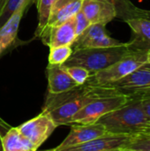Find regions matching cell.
I'll return each mask as SVG.
<instances>
[{"label":"cell","instance_id":"6da1fadb","mask_svg":"<svg viewBox=\"0 0 150 151\" xmlns=\"http://www.w3.org/2000/svg\"><path fill=\"white\" fill-rule=\"evenodd\" d=\"M112 90L109 86L83 84L62 93H48L42 111L49 114L57 127L67 126L69 119L84 105L93 99L108 94Z\"/></svg>","mask_w":150,"mask_h":151},{"label":"cell","instance_id":"7a4b0ae2","mask_svg":"<svg viewBox=\"0 0 150 151\" xmlns=\"http://www.w3.org/2000/svg\"><path fill=\"white\" fill-rule=\"evenodd\" d=\"M109 133L138 134L150 133V119L146 115L140 94L130 95L121 107L103 115L98 121Z\"/></svg>","mask_w":150,"mask_h":151},{"label":"cell","instance_id":"3957f363","mask_svg":"<svg viewBox=\"0 0 150 151\" xmlns=\"http://www.w3.org/2000/svg\"><path fill=\"white\" fill-rule=\"evenodd\" d=\"M130 51L126 42L118 46L77 50L61 65L81 66L92 74L118 61Z\"/></svg>","mask_w":150,"mask_h":151},{"label":"cell","instance_id":"277c9868","mask_svg":"<svg viewBox=\"0 0 150 151\" xmlns=\"http://www.w3.org/2000/svg\"><path fill=\"white\" fill-rule=\"evenodd\" d=\"M148 52L130 51L118 61L108 67L92 73L85 84L90 86H106L128 75L137 68L147 65Z\"/></svg>","mask_w":150,"mask_h":151},{"label":"cell","instance_id":"5b68a950","mask_svg":"<svg viewBox=\"0 0 150 151\" xmlns=\"http://www.w3.org/2000/svg\"><path fill=\"white\" fill-rule=\"evenodd\" d=\"M128 97L129 96L122 95L113 89L111 92L100 96L84 105L69 119L67 126L95 123L103 115L121 107L126 104Z\"/></svg>","mask_w":150,"mask_h":151},{"label":"cell","instance_id":"8992f818","mask_svg":"<svg viewBox=\"0 0 150 151\" xmlns=\"http://www.w3.org/2000/svg\"><path fill=\"white\" fill-rule=\"evenodd\" d=\"M57 127V125L50 116L42 111L38 116L21 124L17 128L37 150Z\"/></svg>","mask_w":150,"mask_h":151},{"label":"cell","instance_id":"52a82bcc","mask_svg":"<svg viewBox=\"0 0 150 151\" xmlns=\"http://www.w3.org/2000/svg\"><path fill=\"white\" fill-rule=\"evenodd\" d=\"M121 42L111 37L103 24H91L82 34L78 35L71 45L72 50L90 48H104L122 45Z\"/></svg>","mask_w":150,"mask_h":151},{"label":"cell","instance_id":"ba28073f","mask_svg":"<svg viewBox=\"0 0 150 151\" xmlns=\"http://www.w3.org/2000/svg\"><path fill=\"white\" fill-rule=\"evenodd\" d=\"M106 86L126 96L150 90V65H144L121 80Z\"/></svg>","mask_w":150,"mask_h":151},{"label":"cell","instance_id":"9c48e42d","mask_svg":"<svg viewBox=\"0 0 150 151\" xmlns=\"http://www.w3.org/2000/svg\"><path fill=\"white\" fill-rule=\"evenodd\" d=\"M71 127V131L65 139L57 147L50 150L66 151L69 148L86 143L108 133L104 126L99 122L85 125H72Z\"/></svg>","mask_w":150,"mask_h":151},{"label":"cell","instance_id":"30bf717a","mask_svg":"<svg viewBox=\"0 0 150 151\" xmlns=\"http://www.w3.org/2000/svg\"><path fill=\"white\" fill-rule=\"evenodd\" d=\"M133 135L108 132L90 142L69 148L66 151H126Z\"/></svg>","mask_w":150,"mask_h":151},{"label":"cell","instance_id":"8fae6325","mask_svg":"<svg viewBox=\"0 0 150 151\" xmlns=\"http://www.w3.org/2000/svg\"><path fill=\"white\" fill-rule=\"evenodd\" d=\"M77 35L75 33V18L72 17L64 23L47 27L43 29L40 37L42 42L50 47L72 45Z\"/></svg>","mask_w":150,"mask_h":151},{"label":"cell","instance_id":"7c38bea8","mask_svg":"<svg viewBox=\"0 0 150 151\" xmlns=\"http://www.w3.org/2000/svg\"><path fill=\"white\" fill-rule=\"evenodd\" d=\"M132 31V37L126 42L131 51L150 50V19L135 17L125 21Z\"/></svg>","mask_w":150,"mask_h":151},{"label":"cell","instance_id":"4fadbf2b","mask_svg":"<svg viewBox=\"0 0 150 151\" xmlns=\"http://www.w3.org/2000/svg\"><path fill=\"white\" fill-rule=\"evenodd\" d=\"M90 24H103L117 18L115 6L108 0H83L80 9Z\"/></svg>","mask_w":150,"mask_h":151},{"label":"cell","instance_id":"5bb4252c","mask_svg":"<svg viewBox=\"0 0 150 151\" xmlns=\"http://www.w3.org/2000/svg\"><path fill=\"white\" fill-rule=\"evenodd\" d=\"M28 6V4L19 6L0 27V58L17 40L20 20Z\"/></svg>","mask_w":150,"mask_h":151},{"label":"cell","instance_id":"9a60e30c","mask_svg":"<svg viewBox=\"0 0 150 151\" xmlns=\"http://www.w3.org/2000/svg\"><path fill=\"white\" fill-rule=\"evenodd\" d=\"M46 75L48 79V93L50 94L62 93L79 86L61 65L49 64Z\"/></svg>","mask_w":150,"mask_h":151},{"label":"cell","instance_id":"2e32d148","mask_svg":"<svg viewBox=\"0 0 150 151\" xmlns=\"http://www.w3.org/2000/svg\"><path fill=\"white\" fill-rule=\"evenodd\" d=\"M83 0H54L47 27H54L64 23L80 11Z\"/></svg>","mask_w":150,"mask_h":151},{"label":"cell","instance_id":"e0dca14e","mask_svg":"<svg viewBox=\"0 0 150 151\" xmlns=\"http://www.w3.org/2000/svg\"><path fill=\"white\" fill-rule=\"evenodd\" d=\"M4 151H35L34 145L18 130L17 127L10 128L1 137Z\"/></svg>","mask_w":150,"mask_h":151},{"label":"cell","instance_id":"ac0fdd59","mask_svg":"<svg viewBox=\"0 0 150 151\" xmlns=\"http://www.w3.org/2000/svg\"><path fill=\"white\" fill-rule=\"evenodd\" d=\"M116 8L117 18L126 21V19L141 17L143 9L135 6L131 0H108Z\"/></svg>","mask_w":150,"mask_h":151},{"label":"cell","instance_id":"d6986e66","mask_svg":"<svg viewBox=\"0 0 150 151\" xmlns=\"http://www.w3.org/2000/svg\"><path fill=\"white\" fill-rule=\"evenodd\" d=\"M54 0H37L36 5L38 10V25L35 30V36L40 37L43 29L46 27L50 9Z\"/></svg>","mask_w":150,"mask_h":151},{"label":"cell","instance_id":"ffe728a7","mask_svg":"<svg viewBox=\"0 0 150 151\" xmlns=\"http://www.w3.org/2000/svg\"><path fill=\"white\" fill-rule=\"evenodd\" d=\"M72 48L71 45L56 46L50 48L49 64L51 65H62L72 53Z\"/></svg>","mask_w":150,"mask_h":151},{"label":"cell","instance_id":"44dd1931","mask_svg":"<svg viewBox=\"0 0 150 151\" xmlns=\"http://www.w3.org/2000/svg\"><path fill=\"white\" fill-rule=\"evenodd\" d=\"M37 0H6L0 9V27L11 17V15L21 5L28 4L29 6L36 3Z\"/></svg>","mask_w":150,"mask_h":151},{"label":"cell","instance_id":"7402d4cb","mask_svg":"<svg viewBox=\"0 0 150 151\" xmlns=\"http://www.w3.org/2000/svg\"><path fill=\"white\" fill-rule=\"evenodd\" d=\"M126 151H150V133L133 134Z\"/></svg>","mask_w":150,"mask_h":151},{"label":"cell","instance_id":"603a6c76","mask_svg":"<svg viewBox=\"0 0 150 151\" xmlns=\"http://www.w3.org/2000/svg\"><path fill=\"white\" fill-rule=\"evenodd\" d=\"M70 77L79 85H83L91 75L90 72L81 66H64L62 65Z\"/></svg>","mask_w":150,"mask_h":151},{"label":"cell","instance_id":"cb8c5ba5","mask_svg":"<svg viewBox=\"0 0 150 151\" xmlns=\"http://www.w3.org/2000/svg\"><path fill=\"white\" fill-rule=\"evenodd\" d=\"M74 18H75V33L76 35L78 36L80 34H82L91 24L81 10L75 14Z\"/></svg>","mask_w":150,"mask_h":151},{"label":"cell","instance_id":"d4e9b609","mask_svg":"<svg viewBox=\"0 0 150 151\" xmlns=\"http://www.w3.org/2000/svg\"><path fill=\"white\" fill-rule=\"evenodd\" d=\"M140 95H141L143 110H144L146 115L148 116V118L150 119V90L142 92Z\"/></svg>","mask_w":150,"mask_h":151},{"label":"cell","instance_id":"484cf974","mask_svg":"<svg viewBox=\"0 0 150 151\" xmlns=\"http://www.w3.org/2000/svg\"><path fill=\"white\" fill-rule=\"evenodd\" d=\"M147 64L150 65V50L148 52V58H147Z\"/></svg>","mask_w":150,"mask_h":151},{"label":"cell","instance_id":"4316f807","mask_svg":"<svg viewBox=\"0 0 150 151\" xmlns=\"http://www.w3.org/2000/svg\"><path fill=\"white\" fill-rule=\"evenodd\" d=\"M5 1H6V0H0V9H1L2 7H3V5L4 4Z\"/></svg>","mask_w":150,"mask_h":151},{"label":"cell","instance_id":"83f0119b","mask_svg":"<svg viewBox=\"0 0 150 151\" xmlns=\"http://www.w3.org/2000/svg\"><path fill=\"white\" fill-rule=\"evenodd\" d=\"M3 150V148H2V142H1V136H0V151Z\"/></svg>","mask_w":150,"mask_h":151}]
</instances>
